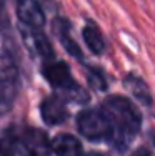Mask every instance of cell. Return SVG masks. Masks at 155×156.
Returning <instances> with one entry per match:
<instances>
[{
	"instance_id": "277c9868",
	"label": "cell",
	"mask_w": 155,
	"mask_h": 156,
	"mask_svg": "<svg viewBox=\"0 0 155 156\" xmlns=\"http://www.w3.org/2000/svg\"><path fill=\"white\" fill-rule=\"evenodd\" d=\"M20 33L24 37V42L27 48L30 50V53H34L39 58H52L54 51H52V45L50 42L45 38L42 32L35 27H28V25H20Z\"/></svg>"
},
{
	"instance_id": "ba28073f",
	"label": "cell",
	"mask_w": 155,
	"mask_h": 156,
	"mask_svg": "<svg viewBox=\"0 0 155 156\" xmlns=\"http://www.w3.org/2000/svg\"><path fill=\"white\" fill-rule=\"evenodd\" d=\"M55 156H82V144L72 135H58L50 144Z\"/></svg>"
},
{
	"instance_id": "30bf717a",
	"label": "cell",
	"mask_w": 155,
	"mask_h": 156,
	"mask_svg": "<svg viewBox=\"0 0 155 156\" xmlns=\"http://www.w3.org/2000/svg\"><path fill=\"white\" fill-rule=\"evenodd\" d=\"M125 87H127L128 90L132 91V95H134L138 101H142L143 105H147V106L152 105V95H150L149 87H147V83L142 78L132 76V75L127 76L125 78Z\"/></svg>"
},
{
	"instance_id": "8fae6325",
	"label": "cell",
	"mask_w": 155,
	"mask_h": 156,
	"mask_svg": "<svg viewBox=\"0 0 155 156\" xmlns=\"http://www.w3.org/2000/svg\"><path fill=\"white\" fill-rule=\"evenodd\" d=\"M83 40H85L87 47L94 51L95 55H100L105 50V40H103L100 30L95 23H88L83 28Z\"/></svg>"
},
{
	"instance_id": "9a60e30c",
	"label": "cell",
	"mask_w": 155,
	"mask_h": 156,
	"mask_svg": "<svg viewBox=\"0 0 155 156\" xmlns=\"http://www.w3.org/2000/svg\"><path fill=\"white\" fill-rule=\"evenodd\" d=\"M132 156H152V154H150V151L147 148H138V150H135L132 153Z\"/></svg>"
},
{
	"instance_id": "3957f363",
	"label": "cell",
	"mask_w": 155,
	"mask_h": 156,
	"mask_svg": "<svg viewBox=\"0 0 155 156\" xmlns=\"http://www.w3.org/2000/svg\"><path fill=\"white\" fill-rule=\"evenodd\" d=\"M77 128L88 140H103L112 135L107 116L98 110H85L77 118Z\"/></svg>"
},
{
	"instance_id": "4fadbf2b",
	"label": "cell",
	"mask_w": 155,
	"mask_h": 156,
	"mask_svg": "<svg viewBox=\"0 0 155 156\" xmlns=\"http://www.w3.org/2000/svg\"><path fill=\"white\" fill-rule=\"evenodd\" d=\"M88 83H90L95 90H105L107 88L105 78H103L102 72H98V70H88Z\"/></svg>"
},
{
	"instance_id": "5b68a950",
	"label": "cell",
	"mask_w": 155,
	"mask_h": 156,
	"mask_svg": "<svg viewBox=\"0 0 155 156\" xmlns=\"http://www.w3.org/2000/svg\"><path fill=\"white\" fill-rule=\"evenodd\" d=\"M17 15H18V18H20L22 23L28 25V27L40 28L43 23H45L43 12H42L40 5L35 2V0H18Z\"/></svg>"
},
{
	"instance_id": "8992f818",
	"label": "cell",
	"mask_w": 155,
	"mask_h": 156,
	"mask_svg": "<svg viewBox=\"0 0 155 156\" xmlns=\"http://www.w3.org/2000/svg\"><path fill=\"white\" fill-rule=\"evenodd\" d=\"M42 118L49 125H58L67 118L65 101L58 96H49L42 103Z\"/></svg>"
},
{
	"instance_id": "7a4b0ae2",
	"label": "cell",
	"mask_w": 155,
	"mask_h": 156,
	"mask_svg": "<svg viewBox=\"0 0 155 156\" xmlns=\"http://www.w3.org/2000/svg\"><path fill=\"white\" fill-rule=\"evenodd\" d=\"M43 75L49 80V83L54 88L60 90V93L65 96L67 100L73 103H87L88 101V95L80 85H77L72 78L68 66L64 62L58 63H52L47 65L43 70Z\"/></svg>"
},
{
	"instance_id": "7c38bea8",
	"label": "cell",
	"mask_w": 155,
	"mask_h": 156,
	"mask_svg": "<svg viewBox=\"0 0 155 156\" xmlns=\"http://www.w3.org/2000/svg\"><path fill=\"white\" fill-rule=\"evenodd\" d=\"M17 78V68L13 65L12 58L7 53H0V83L9 85L13 83Z\"/></svg>"
},
{
	"instance_id": "2e32d148",
	"label": "cell",
	"mask_w": 155,
	"mask_h": 156,
	"mask_svg": "<svg viewBox=\"0 0 155 156\" xmlns=\"http://www.w3.org/2000/svg\"><path fill=\"white\" fill-rule=\"evenodd\" d=\"M85 156H105V154H102V153H88Z\"/></svg>"
},
{
	"instance_id": "9c48e42d",
	"label": "cell",
	"mask_w": 155,
	"mask_h": 156,
	"mask_svg": "<svg viewBox=\"0 0 155 156\" xmlns=\"http://www.w3.org/2000/svg\"><path fill=\"white\" fill-rule=\"evenodd\" d=\"M54 32L58 35V38L62 40V45L65 47V50L68 51L70 55H73L75 58H82V53H80V48L70 38V33H68V23L62 18H57L54 22Z\"/></svg>"
},
{
	"instance_id": "52a82bcc",
	"label": "cell",
	"mask_w": 155,
	"mask_h": 156,
	"mask_svg": "<svg viewBox=\"0 0 155 156\" xmlns=\"http://www.w3.org/2000/svg\"><path fill=\"white\" fill-rule=\"evenodd\" d=\"M20 144L24 154L28 156H39L47 151V138L39 129H27L20 140H17Z\"/></svg>"
},
{
	"instance_id": "6da1fadb",
	"label": "cell",
	"mask_w": 155,
	"mask_h": 156,
	"mask_svg": "<svg viewBox=\"0 0 155 156\" xmlns=\"http://www.w3.org/2000/svg\"><path fill=\"white\" fill-rule=\"evenodd\" d=\"M102 113L110 123V128H112L110 136H113L115 143L125 146V143L138 133L140 125H142L140 111L125 96H109L102 105Z\"/></svg>"
},
{
	"instance_id": "5bb4252c",
	"label": "cell",
	"mask_w": 155,
	"mask_h": 156,
	"mask_svg": "<svg viewBox=\"0 0 155 156\" xmlns=\"http://www.w3.org/2000/svg\"><path fill=\"white\" fill-rule=\"evenodd\" d=\"M0 156H15V153H13L12 150V144H10L9 138L0 141Z\"/></svg>"
}]
</instances>
